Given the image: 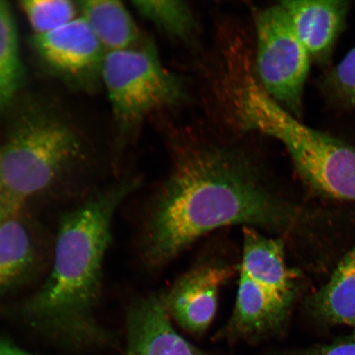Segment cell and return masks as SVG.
Segmentation results:
<instances>
[{"instance_id":"obj_1","label":"cell","mask_w":355,"mask_h":355,"mask_svg":"<svg viewBox=\"0 0 355 355\" xmlns=\"http://www.w3.org/2000/svg\"><path fill=\"white\" fill-rule=\"evenodd\" d=\"M303 210L284 197L250 159L198 146L176 155L145 211L141 261L159 270L213 230L243 225L275 234L297 232Z\"/></svg>"},{"instance_id":"obj_2","label":"cell","mask_w":355,"mask_h":355,"mask_svg":"<svg viewBox=\"0 0 355 355\" xmlns=\"http://www.w3.org/2000/svg\"><path fill=\"white\" fill-rule=\"evenodd\" d=\"M137 184L123 181L66 212L46 281L32 295L0 309V314L24 322L67 349H100L113 343L96 318L104 260L115 213Z\"/></svg>"},{"instance_id":"obj_3","label":"cell","mask_w":355,"mask_h":355,"mask_svg":"<svg viewBox=\"0 0 355 355\" xmlns=\"http://www.w3.org/2000/svg\"><path fill=\"white\" fill-rule=\"evenodd\" d=\"M225 98L241 125L285 146L311 190L327 198L355 202L354 146L300 122L266 93L251 70L228 83Z\"/></svg>"},{"instance_id":"obj_4","label":"cell","mask_w":355,"mask_h":355,"mask_svg":"<svg viewBox=\"0 0 355 355\" xmlns=\"http://www.w3.org/2000/svg\"><path fill=\"white\" fill-rule=\"evenodd\" d=\"M82 141L64 119L31 110L0 145V199L21 211L26 200L55 183L76 162Z\"/></svg>"},{"instance_id":"obj_5","label":"cell","mask_w":355,"mask_h":355,"mask_svg":"<svg viewBox=\"0 0 355 355\" xmlns=\"http://www.w3.org/2000/svg\"><path fill=\"white\" fill-rule=\"evenodd\" d=\"M101 81L114 117L124 128L183 96L180 80L163 66L152 44L106 52Z\"/></svg>"},{"instance_id":"obj_6","label":"cell","mask_w":355,"mask_h":355,"mask_svg":"<svg viewBox=\"0 0 355 355\" xmlns=\"http://www.w3.org/2000/svg\"><path fill=\"white\" fill-rule=\"evenodd\" d=\"M257 69L268 94L291 112H300L311 58L282 4L257 15Z\"/></svg>"},{"instance_id":"obj_7","label":"cell","mask_w":355,"mask_h":355,"mask_svg":"<svg viewBox=\"0 0 355 355\" xmlns=\"http://www.w3.org/2000/svg\"><path fill=\"white\" fill-rule=\"evenodd\" d=\"M297 293L298 282L276 281L239 272L233 312L216 339L257 344L282 336Z\"/></svg>"},{"instance_id":"obj_8","label":"cell","mask_w":355,"mask_h":355,"mask_svg":"<svg viewBox=\"0 0 355 355\" xmlns=\"http://www.w3.org/2000/svg\"><path fill=\"white\" fill-rule=\"evenodd\" d=\"M33 46L47 69L73 85L89 87L101 80L106 51L82 17L53 32L35 35Z\"/></svg>"},{"instance_id":"obj_9","label":"cell","mask_w":355,"mask_h":355,"mask_svg":"<svg viewBox=\"0 0 355 355\" xmlns=\"http://www.w3.org/2000/svg\"><path fill=\"white\" fill-rule=\"evenodd\" d=\"M233 274L232 266L209 261L178 278L161 295L171 320L191 335H203L216 317L220 288Z\"/></svg>"},{"instance_id":"obj_10","label":"cell","mask_w":355,"mask_h":355,"mask_svg":"<svg viewBox=\"0 0 355 355\" xmlns=\"http://www.w3.org/2000/svg\"><path fill=\"white\" fill-rule=\"evenodd\" d=\"M123 355H214L196 347L173 325L159 295L137 300L126 314Z\"/></svg>"},{"instance_id":"obj_11","label":"cell","mask_w":355,"mask_h":355,"mask_svg":"<svg viewBox=\"0 0 355 355\" xmlns=\"http://www.w3.org/2000/svg\"><path fill=\"white\" fill-rule=\"evenodd\" d=\"M293 30L311 59L325 63L345 28L349 2L294 0L281 3Z\"/></svg>"},{"instance_id":"obj_12","label":"cell","mask_w":355,"mask_h":355,"mask_svg":"<svg viewBox=\"0 0 355 355\" xmlns=\"http://www.w3.org/2000/svg\"><path fill=\"white\" fill-rule=\"evenodd\" d=\"M309 309L321 320L355 330V245L337 264L325 285L311 297Z\"/></svg>"},{"instance_id":"obj_13","label":"cell","mask_w":355,"mask_h":355,"mask_svg":"<svg viewBox=\"0 0 355 355\" xmlns=\"http://www.w3.org/2000/svg\"><path fill=\"white\" fill-rule=\"evenodd\" d=\"M37 261L33 235L17 213L0 225V297L25 282Z\"/></svg>"},{"instance_id":"obj_14","label":"cell","mask_w":355,"mask_h":355,"mask_svg":"<svg viewBox=\"0 0 355 355\" xmlns=\"http://www.w3.org/2000/svg\"><path fill=\"white\" fill-rule=\"evenodd\" d=\"M81 17L106 52L136 46L139 29L130 11L114 0H86L78 3Z\"/></svg>"},{"instance_id":"obj_15","label":"cell","mask_w":355,"mask_h":355,"mask_svg":"<svg viewBox=\"0 0 355 355\" xmlns=\"http://www.w3.org/2000/svg\"><path fill=\"white\" fill-rule=\"evenodd\" d=\"M24 78L15 16L10 4L0 0V114L16 98Z\"/></svg>"},{"instance_id":"obj_16","label":"cell","mask_w":355,"mask_h":355,"mask_svg":"<svg viewBox=\"0 0 355 355\" xmlns=\"http://www.w3.org/2000/svg\"><path fill=\"white\" fill-rule=\"evenodd\" d=\"M133 6L141 16L166 33L186 37L193 32V17L184 2L135 1Z\"/></svg>"},{"instance_id":"obj_17","label":"cell","mask_w":355,"mask_h":355,"mask_svg":"<svg viewBox=\"0 0 355 355\" xmlns=\"http://www.w3.org/2000/svg\"><path fill=\"white\" fill-rule=\"evenodd\" d=\"M20 6L35 35L53 32L77 19V6L69 0H25Z\"/></svg>"},{"instance_id":"obj_18","label":"cell","mask_w":355,"mask_h":355,"mask_svg":"<svg viewBox=\"0 0 355 355\" xmlns=\"http://www.w3.org/2000/svg\"><path fill=\"white\" fill-rule=\"evenodd\" d=\"M321 87L331 104L355 109V46L338 64L324 75Z\"/></svg>"},{"instance_id":"obj_19","label":"cell","mask_w":355,"mask_h":355,"mask_svg":"<svg viewBox=\"0 0 355 355\" xmlns=\"http://www.w3.org/2000/svg\"><path fill=\"white\" fill-rule=\"evenodd\" d=\"M263 355H355V330L352 335L337 339L329 344L308 349L269 352Z\"/></svg>"},{"instance_id":"obj_20","label":"cell","mask_w":355,"mask_h":355,"mask_svg":"<svg viewBox=\"0 0 355 355\" xmlns=\"http://www.w3.org/2000/svg\"><path fill=\"white\" fill-rule=\"evenodd\" d=\"M0 355H33L19 347L11 341L0 339Z\"/></svg>"},{"instance_id":"obj_21","label":"cell","mask_w":355,"mask_h":355,"mask_svg":"<svg viewBox=\"0 0 355 355\" xmlns=\"http://www.w3.org/2000/svg\"><path fill=\"white\" fill-rule=\"evenodd\" d=\"M20 211L15 209L8 204L2 201L0 199V225H1L4 221L7 219L10 218L11 216L17 214Z\"/></svg>"}]
</instances>
